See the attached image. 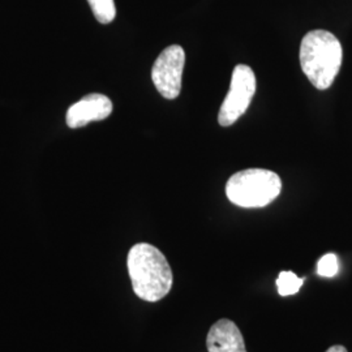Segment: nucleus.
<instances>
[{
	"label": "nucleus",
	"mask_w": 352,
	"mask_h": 352,
	"mask_svg": "<svg viewBox=\"0 0 352 352\" xmlns=\"http://www.w3.org/2000/svg\"><path fill=\"white\" fill-rule=\"evenodd\" d=\"M132 287L140 299L155 302L162 300L173 287V270L164 253L148 243L131 248L126 258Z\"/></svg>",
	"instance_id": "f257e3e1"
},
{
	"label": "nucleus",
	"mask_w": 352,
	"mask_h": 352,
	"mask_svg": "<svg viewBox=\"0 0 352 352\" xmlns=\"http://www.w3.org/2000/svg\"><path fill=\"white\" fill-rule=\"evenodd\" d=\"M343 49L333 33L317 29L307 33L300 45V65L304 75L318 90L330 88L340 74Z\"/></svg>",
	"instance_id": "f03ea898"
},
{
	"label": "nucleus",
	"mask_w": 352,
	"mask_h": 352,
	"mask_svg": "<svg viewBox=\"0 0 352 352\" xmlns=\"http://www.w3.org/2000/svg\"><path fill=\"white\" fill-rule=\"evenodd\" d=\"M282 190L280 177L265 168L243 170L228 179L226 196L234 205L256 209L274 201Z\"/></svg>",
	"instance_id": "7ed1b4c3"
},
{
	"label": "nucleus",
	"mask_w": 352,
	"mask_h": 352,
	"mask_svg": "<svg viewBox=\"0 0 352 352\" xmlns=\"http://www.w3.org/2000/svg\"><path fill=\"white\" fill-rule=\"evenodd\" d=\"M256 93V76L251 67L239 64L235 67L230 90L218 113V123L222 126H232L251 104Z\"/></svg>",
	"instance_id": "20e7f679"
},
{
	"label": "nucleus",
	"mask_w": 352,
	"mask_h": 352,
	"mask_svg": "<svg viewBox=\"0 0 352 352\" xmlns=\"http://www.w3.org/2000/svg\"><path fill=\"white\" fill-rule=\"evenodd\" d=\"M186 64V52L182 46L166 47L151 68V80L166 100H175L182 90V76Z\"/></svg>",
	"instance_id": "39448f33"
},
{
	"label": "nucleus",
	"mask_w": 352,
	"mask_h": 352,
	"mask_svg": "<svg viewBox=\"0 0 352 352\" xmlns=\"http://www.w3.org/2000/svg\"><path fill=\"white\" fill-rule=\"evenodd\" d=\"M113 113V102L103 94H89L72 104L67 115L65 122L69 128H81L91 122H100L109 118Z\"/></svg>",
	"instance_id": "423d86ee"
},
{
	"label": "nucleus",
	"mask_w": 352,
	"mask_h": 352,
	"mask_svg": "<svg viewBox=\"0 0 352 352\" xmlns=\"http://www.w3.org/2000/svg\"><path fill=\"white\" fill-rule=\"evenodd\" d=\"M209 352H247L244 338L238 325L227 318L218 320L206 337Z\"/></svg>",
	"instance_id": "0eeeda50"
},
{
	"label": "nucleus",
	"mask_w": 352,
	"mask_h": 352,
	"mask_svg": "<svg viewBox=\"0 0 352 352\" xmlns=\"http://www.w3.org/2000/svg\"><path fill=\"white\" fill-rule=\"evenodd\" d=\"M304 279L299 278L294 272H280L277 278L278 294L280 296L295 295L302 289Z\"/></svg>",
	"instance_id": "6e6552de"
},
{
	"label": "nucleus",
	"mask_w": 352,
	"mask_h": 352,
	"mask_svg": "<svg viewBox=\"0 0 352 352\" xmlns=\"http://www.w3.org/2000/svg\"><path fill=\"white\" fill-rule=\"evenodd\" d=\"M91 12L101 24H110L116 16L113 0H88Z\"/></svg>",
	"instance_id": "1a4fd4ad"
},
{
	"label": "nucleus",
	"mask_w": 352,
	"mask_h": 352,
	"mask_svg": "<svg viewBox=\"0 0 352 352\" xmlns=\"http://www.w3.org/2000/svg\"><path fill=\"white\" fill-rule=\"evenodd\" d=\"M338 257L334 253L322 256L317 264V274L320 277L333 278L338 274Z\"/></svg>",
	"instance_id": "9d476101"
},
{
	"label": "nucleus",
	"mask_w": 352,
	"mask_h": 352,
	"mask_svg": "<svg viewBox=\"0 0 352 352\" xmlns=\"http://www.w3.org/2000/svg\"><path fill=\"white\" fill-rule=\"evenodd\" d=\"M327 352H349L347 349L344 346H340V344H336V346H331Z\"/></svg>",
	"instance_id": "9b49d317"
}]
</instances>
